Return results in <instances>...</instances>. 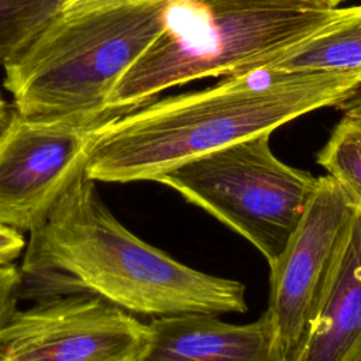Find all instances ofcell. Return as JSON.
<instances>
[{"label":"cell","mask_w":361,"mask_h":361,"mask_svg":"<svg viewBox=\"0 0 361 361\" xmlns=\"http://www.w3.org/2000/svg\"><path fill=\"white\" fill-rule=\"evenodd\" d=\"M20 275V296L35 300L94 295L157 317L247 310L244 283L190 268L138 238L85 172L30 231Z\"/></svg>","instance_id":"obj_1"},{"label":"cell","mask_w":361,"mask_h":361,"mask_svg":"<svg viewBox=\"0 0 361 361\" xmlns=\"http://www.w3.org/2000/svg\"><path fill=\"white\" fill-rule=\"evenodd\" d=\"M361 83L351 72H255L152 100L94 130L85 175L99 182L155 180L199 157L313 110L337 106Z\"/></svg>","instance_id":"obj_2"},{"label":"cell","mask_w":361,"mask_h":361,"mask_svg":"<svg viewBox=\"0 0 361 361\" xmlns=\"http://www.w3.org/2000/svg\"><path fill=\"white\" fill-rule=\"evenodd\" d=\"M316 0H168L164 27L113 87L110 116L175 86L265 68L347 17Z\"/></svg>","instance_id":"obj_3"},{"label":"cell","mask_w":361,"mask_h":361,"mask_svg":"<svg viewBox=\"0 0 361 361\" xmlns=\"http://www.w3.org/2000/svg\"><path fill=\"white\" fill-rule=\"evenodd\" d=\"M168 0L59 11L4 69V89L27 120L99 127L111 120L117 80L164 27Z\"/></svg>","instance_id":"obj_4"},{"label":"cell","mask_w":361,"mask_h":361,"mask_svg":"<svg viewBox=\"0 0 361 361\" xmlns=\"http://www.w3.org/2000/svg\"><path fill=\"white\" fill-rule=\"evenodd\" d=\"M317 179L278 159L269 134H261L189 161L158 182L244 237L271 264L299 224Z\"/></svg>","instance_id":"obj_5"},{"label":"cell","mask_w":361,"mask_h":361,"mask_svg":"<svg viewBox=\"0 0 361 361\" xmlns=\"http://www.w3.org/2000/svg\"><path fill=\"white\" fill-rule=\"evenodd\" d=\"M151 334L133 313L94 295L37 300L0 326L13 361H145Z\"/></svg>","instance_id":"obj_6"},{"label":"cell","mask_w":361,"mask_h":361,"mask_svg":"<svg viewBox=\"0 0 361 361\" xmlns=\"http://www.w3.org/2000/svg\"><path fill=\"white\" fill-rule=\"evenodd\" d=\"M355 207L329 175L282 252L269 264V305L282 361H292L314 314L324 282Z\"/></svg>","instance_id":"obj_7"},{"label":"cell","mask_w":361,"mask_h":361,"mask_svg":"<svg viewBox=\"0 0 361 361\" xmlns=\"http://www.w3.org/2000/svg\"><path fill=\"white\" fill-rule=\"evenodd\" d=\"M96 128L14 113L0 140V224L28 233L39 227L85 172Z\"/></svg>","instance_id":"obj_8"},{"label":"cell","mask_w":361,"mask_h":361,"mask_svg":"<svg viewBox=\"0 0 361 361\" xmlns=\"http://www.w3.org/2000/svg\"><path fill=\"white\" fill-rule=\"evenodd\" d=\"M292 361H361V209H355Z\"/></svg>","instance_id":"obj_9"},{"label":"cell","mask_w":361,"mask_h":361,"mask_svg":"<svg viewBox=\"0 0 361 361\" xmlns=\"http://www.w3.org/2000/svg\"><path fill=\"white\" fill-rule=\"evenodd\" d=\"M148 327L145 361H282L268 310L247 324L189 313L155 317Z\"/></svg>","instance_id":"obj_10"},{"label":"cell","mask_w":361,"mask_h":361,"mask_svg":"<svg viewBox=\"0 0 361 361\" xmlns=\"http://www.w3.org/2000/svg\"><path fill=\"white\" fill-rule=\"evenodd\" d=\"M265 69L278 72H351L361 71V4L353 11L290 49Z\"/></svg>","instance_id":"obj_11"},{"label":"cell","mask_w":361,"mask_h":361,"mask_svg":"<svg viewBox=\"0 0 361 361\" xmlns=\"http://www.w3.org/2000/svg\"><path fill=\"white\" fill-rule=\"evenodd\" d=\"M316 159L351 204L361 209V118L343 116Z\"/></svg>","instance_id":"obj_12"},{"label":"cell","mask_w":361,"mask_h":361,"mask_svg":"<svg viewBox=\"0 0 361 361\" xmlns=\"http://www.w3.org/2000/svg\"><path fill=\"white\" fill-rule=\"evenodd\" d=\"M63 0H0V66L20 52L59 11Z\"/></svg>","instance_id":"obj_13"},{"label":"cell","mask_w":361,"mask_h":361,"mask_svg":"<svg viewBox=\"0 0 361 361\" xmlns=\"http://www.w3.org/2000/svg\"><path fill=\"white\" fill-rule=\"evenodd\" d=\"M21 275L13 264L0 265V326L17 309Z\"/></svg>","instance_id":"obj_14"},{"label":"cell","mask_w":361,"mask_h":361,"mask_svg":"<svg viewBox=\"0 0 361 361\" xmlns=\"http://www.w3.org/2000/svg\"><path fill=\"white\" fill-rule=\"evenodd\" d=\"M25 250V238L21 231L0 224V265L13 264Z\"/></svg>","instance_id":"obj_15"},{"label":"cell","mask_w":361,"mask_h":361,"mask_svg":"<svg viewBox=\"0 0 361 361\" xmlns=\"http://www.w3.org/2000/svg\"><path fill=\"white\" fill-rule=\"evenodd\" d=\"M336 109L347 117L361 118V83L355 86L353 92L336 106Z\"/></svg>","instance_id":"obj_16"},{"label":"cell","mask_w":361,"mask_h":361,"mask_svg":"<svg viewBox=\"0 0 361 361\" xmlns=\"http://www.w3.org/2000/svg\"><path fill=\"white\" fill-rule=\"evenodd\" d=\"M126 1H137V0H63L61 11H76V10L99 7L106 4L126 3Z\"/></svg>","instance_id":"obj_17"},{"label":"cell","mask_w":361,"mask_h":361,"mask_svg":"<svg viewBox=\"0 0 361 361\" xmlns=\"http://www.w3.org/2000/svg\"><path fill=\"white\" fill-rule=\"evenodd\" d=\"M16 110L13 106H10L6 99L3 97V94L0 93V140L4 135L7 127L10 126L13 116H14Z\"/></svg>","instance_id":"obj_18"},{"label":"cell","mask_w":361,"mask_h":361,"mask_svg":"<svg viewBox=\"0 0 361 361\" xmlns=\"http://www.w3.org/2000/svg\"><path fill=\"white\" fill-rule=\"evenodd\" d=\"M316 1L323 3V4L329 6V7H338V4H340V3H343L344 0H316Z\"/></svg>","instance_id":"obj_19"},{"label":"cell","mask_w":361,"mask_h":361,"mask_svg":"<svg viewBox=\"0 0 361 361\" xmlns=\"http://www.w3.org/2000/svg\"><path fill=\"white\" fill-rule=\"evenodd\" d=\"M0 361H13V360H8V358H4V357L0 355Z\"/></svg>","instance_id":"obj_20"}]
</instances>
